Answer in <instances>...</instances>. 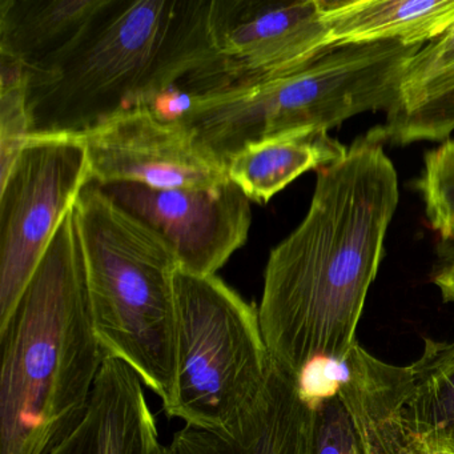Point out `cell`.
I'll return each mask as SVG.
<instances>
[{
	"mask_svg": "<svg viewBox=\"0 0 454 454\" xmlns=\"http://www.w3.org/2000/svg\"><path fill=\"white\" fill-rule=\"evenodd\" d=\"M377 127L316 171L309 209L270 251L259 317L270 357L294 376L317 358L342 360L400 201L397 171Z\"/></svg>",
	"mask_w": 454,
	"mask_h": 454,
	"instance_id": "obj_1",
	"label": "cell"
},
{
	"mask_svg": "<svg viewBox=\"0 0 454 454\" xmlns=\"http://www.w3.org/2000/svg\"><path fill=\"white\" fill-rule=\"evenodd\" d=\"M211 0H105L57 57L26 68L30 137H78L180 89H222Z\"/></svg>",
	"mask_w": 454,
	"mask_h": 454,
	"instance_id": "obj_2",
	"label": "cell"
},
{
	"mask_svg": "<svg viewBox=\"0 0 454 454\" xmlns=\"http://www.w3.org/2000/svg\"><path fill=\"white\" fill-rule=\"evenodd\" d=\"M0 454H49L81 424L107 353L73 208L0 326Z\"/></svg>",
	"mask_w": 454,
	"mask_h": 454,
	"instance_id": "obj_3",
	"label": "cell"
},
{
	"mask_svg": "<svg viewBox=\"0 0 454 454\" xmlns=\"http://www.w3.org/2000/svg\"><path fill=\"white\" fill-rule=\"evenodd\" d=\"M422 44L332 46L286 73L193 97L179 119L195 145L227 169L247 145L299 131L329 132L371 111L387 113Z\"/></svg>",
	"mask_w": 454,
	"mask_h": 454,
	"instance_id": "obj_4",
	"label": "cell"
},
{
	"mask_svg": "<svg viewBox=\"0 0 454 454\" xmlns=\"http://www.w3.org/2000/svg\"><path fill=\"white\" fill-rule=\"evenodd\" d=\"M98 339L161 401L176 379L172 247L90 179L74 204Z\"/></svg>",
	"mask_w": 454,
	"mask_h": 454,
	"instance_id": "obj_5",
	"label": "cell"
},
{
	"mask_svg": "<svg viewBox=\"0 0 454 454\" xmlns=\"http://www.w3.org/2000/svg\"><path fill=\"white\" fill-rule=\"evenodd\" d=\"M176 379L168 419L227 437L259 403L270 357L259 309L215 276L175 275Z\"/></svg>",
	"mask_w": 454,
	"mask_h": 454,
	"instance_id": "obj_6",
	"label": "cell"
},
{
	"mask_svg": "<svg viewBox=\"0 0 454 454\" xmlns=\"http://www.w3.org/2000/svg\"><path fill=\"white\" fill-rule=\"evenodd\" d=\"M90 179L86 148L76 137H30L0 177V326Z\"/></svg>",
	"mask_w": 454,
	"mask_h": 454,
	"instance_id": "obj_7",
	"label": "cell"
},
{
	"mask_svg": "<svg viewBox=\"0 0 454 454\" xmlns=\"http://www.w3.org/2000/svg\"><path fill=\"white\" fill-rule=\"evenodd\" d=\"M99 185L114 203L158 232L174 249L180 268L192 275H216L248 239L251 203L232 182L207 190Z\"/></svg>",
	"mask_w": 454,
	"mask_h": 454,
	"instance_id": "obj_8",
	"label": "cell"
},
{
	"mask_svg": "<svg viewBox=\"0 0 454 454\" xmlns=\"http://www.w3.org/2000/svg\"><path fill=\"white\" fill-rule=\"evenodd\" d=\"M209 27L222 90L286 73L332 47L323 0H211Z\"/></svg>",
	"mask_w": 454,
	"mask_h": 454,
	"instance_id": "obj_9",
	"label": "cell"
},
{
	"mask_svg": "<svg viewBox=\"0 0 454 454\" xmlns=\"http://www.w3.org/2000/svg\"><path fill=\"white\" fill-rule=\"evenodd\" d=\"M91 179L99 184L139 183L153 188H215L227 169L199 150L179 121L148 108L121 114L84 134Z\"/></svg>",
	"mask_w": 454,
	"mask_h": 454,
	"instance_id": "obj_10",
	"label": "cell"
},
{
	"mask_svg": "<svg viewBox=\"0 0 454 454\" xmlns=\"http://www.w3.org/2000/svg\"><path fill=\"white\" fill-rule=\"evenodd\" d=\"M142 380L107 356L81 424L49 454H158V425Z\"/></svg>",
	"mask_w": 454,
	"mask_h": 454,
	"instance_id": "obj_11",
	"label": "cell"
},
{
	"mask_svg": "<svg viewBox=\"0 0 454 454\" xmlns=\"http://www.w3.org/2000/svg\"><path fill=\"white\" fill-rule=\"evenodd\" d=\"M341 401L364 454H406L414 441L405 419L411 368L373 357L358 342L339 361Z\"/></svg>",
	"mask_w": 454,
	"mask_h": 454,
	"instance_id": "obj_12",
	"label": "cell"
},
{
	"mask_svg": "<svg viewBox=\"0 0 454 454\" xmlns=\"http://www.w3.org/2000/svg\"><path fill=\"white\" fill-rule=\"evenodd\" d=\"M332 46L429 43L454 25V0H323Z\"/></svg>",
	"mask_w": 454,
	"mask_h": 454,
	"instance_id": "obj_13",
	"label": "cell"
},
{
	"mask_svg": "<svg viewBox=\"0 0 454 454\" xmlns=\"http://www.w3.org/2000/svg\"><path fill=\"white\" fill-rule=\"evenodd\" d=\"M348 147L328 132L299 131L247 145L227 164L230 182L249 201L265 204L308 171L341 159Z\"/></svg>",
	"mask_w": 454,
	"mask_h": 454,
	"instance_id": "obj_14",
	"label": "cell"
},
{
	"mask_svg": "<svg viewBox=\"0 0 454 454\" xmlns=\"http://www.w3.org/2000/svg\"><path fill=\"white\" fill-rule=\"evenodd\" d=\"M105 0H0V54L38 67L65 51Z\"/></svg>",
	"mask_w": 454,
	"mask_h": 454,
	"instance_id": "obj_15",
	"label": "cell"
},
{
	"mask_svg": "<svg viewBox=\"0 0 454 454\" xmlns=\"http://www.w3.org/2000/svg\"><path fill=\"white\" fill-rule=\"evenodd\" d=\"M409 368V430L432 448L454 454V341L425 339L424 353Z\"/></svg>",
	"mask_w": 454,
	"mask_h": 454,
	"instance_id": "obj_16",
	"label": "cell"
},
{
	"mask_svg": "<svg viewBox=\"0 0 454 454\" xmlns=\"http://www.w3.org/2000/svg\"><path fill=\"white\" fill-rule=\"evenodd\" d=\"M454 90V25L425 44L406 65L387 119L400 118Z\"/></svg>",
	"mask_w": 454,
	"mask_h": 454,
	"instance_id": "obj_17",
	"label": "cell"
},
{
	"mask_svg": "<svg viewBox=\"0 0 454 454\" xmlns=\"http://www.w3.org/2000/svg\"><path fill=\"white\" fill-rule=\"evenodd\" d=\"M28 140L26 67L0 54V177L6 176Z\"/></svg>",
	"mask_w": 454,
	"mask_h": 454,
	"instance_id": "obj_18",
	"label": "cell"
},
{
	"mask_svg": "<svg viewBox=\"0 0 454 454\" xmlns=\"http://www.w3.org/2000/svg\"><path fill=\"white\" fill-rule=\"evenodd\" d=\"M417 188L430 228L443 240L454 241V139L443 140L425 153Z\"/></svg>",
	"mask_w": 454,
	"mask_h": 454,
	"instance_id": "obj_19",
	"label": "cell"
},
{
	"mask_svg": "<svg viewBox=\"0 0 454 454\" xmlns=\"http://www.w3.org/2000/svg\"><path fill=\"white\" fill-rule=\"evenodd\" d=\"M379 129L385 142L398 145L449 139L454 131V90L400 118L385 121Z\"/></svg>",
	"mask_w": 454,
	"mask_h": 454,
	"instance_id": "obj_20",
	"label": "cell"
},
{
	"mask_svg": "<svg viewBox=\"0 0 454 454\" xmlns=\"http://www.w3.org/2000/svg\"><path fill=\"white\" fill-rule=\"evenodd\" d=\"M313 409L310 454H364L344 405L337 395L324 398Z\"/></svg>",
	"mask_w": 454,
	"mask_h": 454,
	"instance_id": "obj_21",
	"label": "cell"
},
{
	"mask_svg": "<svg viewBox=\"0 0 454 454\" xmlns=\"http://www.w3.org/2000/svg\"><path fill=\"white\" fill-rule=\"evenodd\" d=\"M434 284L443 301L454 302V256L434 276Z\"/></svg>",
	"mask_w": 454,
	"mask_h": 454,
	"instance_id": "obj_22",
	"label": "cell"
},
{
	"mask_svg": "<svg viewBox=\"0 0 454 454\" xmlns=\"http://www.w3.org/2000/svg\"><path fill=\"white\" fill-rule=\"evenodd\" d=\"M406 454H448L445 451L438 450V449L432 448L427 443L422 442L419 438H414L413 443H411V449H409Z\"/></svg>",
	"mask_w": 454,
	"mask_h": 454,
	"instance_id": "obj_23",
	"label": "cell"
},
{
	"mask_svg": "<svg viewBox=\"0 0 454 454\" xmlns=\"http://www.w3.org/2000/svg\"><path fill=\"white\" fill-rule=\"evenodd\" d=\"M158 454H179L176 450H175L174 448H172L171 445L169 446H163L161 445V448L159 449Z\"/></svg>",
	"mask_w": 454,
	"mask_h": 454,
	"instance_id": "obj_24",
	"label": "cell"
}]
</instances>
